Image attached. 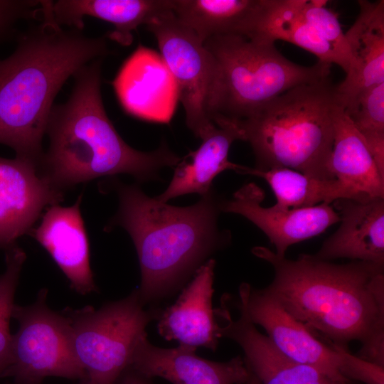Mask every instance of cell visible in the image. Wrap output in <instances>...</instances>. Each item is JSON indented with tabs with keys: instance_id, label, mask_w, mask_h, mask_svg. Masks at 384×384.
I'll use <instances>...</instances> for the list:
<instances>
[{
	"instance_id": "1",
	"label": "cell",
	"mask_w": 384,
	"mask_h": 384,
	"mask_svg": "<svg viewBox=\"0 0 384 384\" xmlns=\"http://www.w3.org/2000/svg\"><path fill=\"white\" fill-rule=\"evenodd\" d=\"M252 252L273 268L263 289L289 314L332 346L348 351L359 342L356 356L384 367V265L336 264L307 254L289 260L262 246Z\"/></svg>"
},
{
	"instance_id": "2",
	"label": "cell",
	"mask_w": 384,
	"mask_h": 384,
	"mask_svg": "<svg viewBox=\"0 0 384 384\" xmlns=\"http://www.w3.org/2000/svg\"><path fill=\"white\" fill-rule=\"evenodd\" d=\"M53 1H42L40 22L21 36L14 52L0 60V143L38 165L54 99L81 68L109 53L107 36L59 26Z\"/></svg>"
},
{
	"instance_id": "3",
	"label": "cell",
	"mask_w": 384,
	"mask_h": 384,
	"mask_svg": "<svg viewBox=\"0 0 384 384\" xmlns=\"http://www.w3.org/2000/svg\"><path fill=\"white\" fill-rule=\"evenodd\" d=\"M104 58L87 63L73 77L71 95L51 109L46 134L49 146L40 161L41 174L63 192L78 183L119 174L137 181L158 180L159 171L176 166L181 157L165 142L144 152L128 145L105 112L101 95Z\"/></svg>"
},
{
	"instance_id": "4",
	"label": "cell",
	"mask_w": 384,
	"mask_h": 384,
	"mask_svg": "<svg viewBox=\"0 0 384 384\" xmlns=\"http://www.w3.org/2000/svg\"><path fill=\"white\" fill-rule=\"evenodd\" d=\"M114 186L119 208L109 226H122L132 239L144 306L183 288L211 255L230 242V232L218 229L220 199L213 190L192 206L178 207L149 197L137 185Z\"/></svg>"
},
{
	"instance_id": "5",
	"label": "cell",
	"mask_w": 384,
	"mask_h": 384,
	"mask_svg": "<svg viewBox=\"0 0 384 384\" xmlns=\"http://www.w3.org/2000/svg\"><path fill=\"white\" fill-rule=\"evenodd\" d=\"M339 105L329 76L294 87L248 118L232 122L241 140L251 146L256 169L287 168L312 178L334 180L329 162L334 117Z\"/></svg>"
},
{
	"instance_id": "6",
	"label": "cell",
	"mask_w": 384,
	"mask_h": 384,
	"mask_svg": "<svg viewBox=\"0 0 384 384\" xmlns=\"http://www.w3.org/2000/svg\"><path fill=\"white\" fill-rule=\"evenodd\" d=\"M274 43L263 34L218 36L203 42L214 64L208 104L213 124L248 118L286 91L330 76L331 64L294 63Z\"/></svg>"
},
{
	"instance_id": "7",
	"label": "cell",
	"mask_w": 384,
	"mask_h": 384,
	"mask_svg": "<svg viewBox=\"0 0 384 384\" xmlns=\"http://www.w3.org/2000/svg\"><path fill=\"white\" fill-rule=\"evenodd\" d=\"M161 309L142 303L137 289L98 309H68L73 347L83 371L78 384H115L132 363L146 329Z\"/></svg>"
},
{
	"instance_id": "8",
	"label": "cell",
	"mask_w": 384,
	"mask_h": 384,
	"mask_svg": "<svg viewBox=\"0 0 384 384\" xmlns=\"http://www.w3.org/2000/svg\"><path fill=\"white\" fill-rule=\"evenodd\" d=\"M47 289L28 306L14 305L18 323L12 336L11 359L3 378L16 384H42L50 376L80 381L84 371L75 354L67 316L46 304Z\"/></svg>"
},
{
	"instance_id": "9",
	"label": "cell",
	"mask_w": 384,
	"mask_h": 384,
	"mask_svg": "<svg viewBox=\"0 0 384 384\" xmlns=\"http://www.w3.org/2000/svg\"><path fill=\"white\" fill-rule=\"evenodd\" d=\"M145 26L155 37L161 57L174 79L186 125L202 139L215 126L208 115L214 74L213 57L171 9L156 14Z\"/></svg>"
},
{
	"instance_id": "10",
	"label": "cell",
	"mask_w": 384,
	"mask_h": 384,
	"mask_svg": "<svg viewBox=\"0 0 384 384\" xmlns=\"http://www.w3.org/2000/svg\"><path fill=\"white\" fill-rule=\"evenodd\" d=\"M235 306L241 309L255 325L262 327L275 347L289 358L314 367L334 380L352 382L341 375L350 351L319 339L263 289L242 283Z\"/></svg>"
},
{
	"instance_id": "11",
	"label": "cell",
	"mask_w": 384,
	"mask_h": 384,
	"mask_svg": "<svg viewBox=\"0 0 384 384\" xmlns=\"http://www.w3.org/2000/svg\"><path fill=\"white\" fill-rule=\"evenodd\" d=\"M264 191L255 183L242 186L232 198L220 200V211L240 215L268 238L279 257H285L288 247L315 237L338 223L340 216L328 203L303 208L264 207Z\"/></svg>"
},
{
	"instance_id": "12",
	"label": "cell",
	"mask_w": 384,
	"mask_h": 384,
	"mask_svg": "<svg viewBox=\"0 0 384 384\" xmlns=\"http://www.w3.org/2000/svg\"><path fill=\"white\" fill-rule=\"evenodd\" d=\"M63 192L55 188L34 161L0 158V248L14 245L29 233L43 210L58 204Z\"/></svg>"
},
{
	"instance_id": "13",
	"label": "cell",
	"mask_w": 384,
	"mask_h": 384,
	"mask_svg": "<svg viewBox=\"0 0 384 384\" xmlns=\"http://www.w3.org/2000/svg\"><path fill=\"white\" fill-rule=\"evenodd\" d=\"M235 306L239 312L236 319L224 301L215 309L219 336L240 346L247 366L260 384H353L334 380L314 367L289 358L257 330L241 309Z\"/></svg>"
},
{
	"instance_id": "14",
	"label": "cell",
	"mask_w": 384,
	"mask_h": 384,
	"mask_svg": "<svg viewBox=\"0 0 384 384\" xmlns=\"http://www.w3.org/2000/svg\"><path fill=\"white\" fill-rule=\"evenodd\" d=\"M116 95L129 114L148 121H170L178 90L161 57L139 46L124 62L112 82Z\"/></svg>"
},
{
	"instance_id": "15",
	"label": "cell",
	"mask_w": 384,
	"mask_h": 384,
	"mask_svg": "<svg viewBox=\"0 0 384 384\" xmlns=\"http://www.w3.org/2000/svg\"><path fill=\"white\" fill-rule=\"evenodd\" d=\"M196 351L180 345L160 348L146 334L137 344L129 367L148 378H161L172 384H245L249 379L250 371L240 355L217 362L197 356Z\"/></svg>"
},
{
	"instance_id": "16",
	"label": "cell",
	"mask_w": 384,
	"mask_h": 384,
	"mask_svg": "<svg viewBox=\"0 0 384 384\" xmlns=\"http://www.w3.org/2000/svg\"><path fill=\"white\" fill-rule=\"evenodd\" d=\"M215 261L209 259L183 288L174 304L161 311L157 331L180 346L215 351L220 338L212 305Z\"/></svg>"
},
{
	"instance_id": "17",
	"label": "cell",
	"mask_w": 384,
	"mask_h": 384,
	"mask_svg": "<svg viewBox=\"0 0 384 384\" xmlns=\"http://www.w3.org/2000/svg\"><path fill=\"white\" fill-rule=\"evenodd\" d=\"M82 195L71 206L48 207L38 228L29 234L50 254L81 294L97 290L90 265L89 242L80 205Z\"/></svg>"
},
{
	"instance_id": "18",
	"label": "cell",
	"mask_w": 384,
	"mask_h": 384,
	"mask_svg": "<svg viewBox=\"0 0 384 384\" xmlns=\"http://www.w3.org/2000/svg\"><path fill=\"white\" fill-rule=\"evenodd\" d=\"M358 15L345 33L351 65L336 85L338 101L349 108L365 90L384 82V1H358Z\"/></svg>"
},
{
	"instance_id": "19",
	"label": "cell",
	"mask_w": 384,
	"mask_h": 384,
	"mask_svg": "<svg viewBox=\"0 0 384 384\" xmlns=\"http://www.w3.org/2000/svg\"><path fill=\"white\" fill-rule=\"evenodd\" d=\"M332 206L341 225L312 255L325 261L348 258L384 265V198H341Z\"/></svg>"
},
{
	"instance_id": "20",
	"label": "cell",
	"mask_w": 384,
	"mask_h": 384,
	"mask_svg": "<svg viewBox=\"0 0 384 384\" xmlns=\"http://www.w3.org/2000/svg\"><path fill=\"white\" fill-rule=\"evenodd\" d=\"M277 0H172L176 18L204 42L226 35L260 33Z\"/></svg>"
},
{
	"instance_id": "21",
	"label": "cell",
	"mask_w": 384,
	"mask_h": 384,
	"mask_svg": "<svg viewBox=\"0 0 384 384\" xmlns=\"http://www.w3.org/2000/svg\"><path fill=\"white\" fill-rule=\"evenodd\" d=\"M200 146L181 158L175 166L172 179L166 189L155 198L166 203L171 198L188 193L201 196L212 190L215 177L225 170L239 174L242 166L229 161V149L236 140H241L233 122L220 121L203 138Z\"/></svg>"
},
{
	"instance_id": "22",
	"label": "cell",
	"mask_w": 384,
	"mask_h": 384,
	"mask_svg": "<svg viewBox=\"0 0 384 384\" xmlns=\"http://www.w3.org/2000/svg\"><path fill=\"white\" fill-rule=\"evenodd\" d=\"M336 179L361 201L384 198V176L363 138L341 105L334 117V141L329 162Z\"/></svg>"
},
{
	"instance_id": "23",
	"label": "cell",
	"mask_w": 384,
	"mask_h": 384,
	"mask_svg": "<svg viewBox=\"0 0 384 384\" xmlns=\"http://www.w3.org/2000/svg\"><path fill=\"white\" fill-rule=\"evenodd\" d=\"M172 0H58L52 4L55 21L60 26L83 30L90 16L112 23L107 38L122 46L133 40L132 31L156 14L171 9Z\"/></svg>"
},
{
	"instance_id": "24",
	"label": "cell",
	"mask_w": 384,
	"mask_h": 384,
	"mask_svg": "<svg viewBox=\"0 0 384 384\" xmlns=\"http://www.w3.org/2000/svg\"><path fill=\"white\" fill-rule=\"evenodd\" d=\"M240 174H249L265 179L277 199L279 208H303L331 204L341 198L360 200L351 189L337 179L321 180L287 168L260 171L244 166Z\"/></svg>"
},
{
	"instance_id": "25",
	"label": "cell",
	"mask_w": 384,
	"mask_h": 384,
	"mask_svg": "<svg viewBox=\"0 0 384 384\" xmlns=\"http://www.w3.org/2000/svg\"><path fill=\"white\" fill-rule=\"evenodd\" d=\"M257 34L293 43L316 55L320 62L336 64L346 74L349 70L350 64L306 21L299 0H277L262 31Z\"/></svg>"
},
{
	"instance_id": "26",
	"label": "cell",
	"mask_w": 384,
	"mask_h": 384,
	"mask_svg": "<svg viewBox=\"0 0 384 384\" xmlns=\"http://www.w3.org/2000/svg\"><path fill=\"white\" fill-rule=\"evenodd\" d=\"M344 111L365 140L379 171L384 176V82L365 90Z\"/></svg>"
},
{
	"instance_id": "27",
	"label": "cell",
	"mask_w": 384,
	"mask_h": 384,
	"mask_svg": "<svg viewBox=\"0 0 384 384\" xmlns=\"http://www.w3.org/2000/svg\"><path fill=\"white\" fill-rule=\"evenodd\" d=\"M26 257L23 250L15 245L6 249V270L0 275V378H3L10 363L13 336L10 333V319L15 305L14 294Z\"/></svg>"
},
{
	"instance_id": "28",
	"label": "cell",
	"mask_w": 384,
	"mask_h": 384,
	"mask_svg": "<svg viewBox=\"0 0 384 384\" xmlns=\"http://www.w3.org/2000/svg\"><path fill=\"white\" fill-rule=\"evenodd\" d=\"M326 1L299 0L300 11L306 21L351 65V55L338 15L326 7Z\"/></svg>"
},
{
	"instance_id": "29",
	"label": "cell",
	"mask_w": 384,
	"mask_h": 384,
	"mask_svg": "<svg viewBox=\"0 0 384 384\" xmlns=\"http://www.w3.org/2000/svg\"><path fill=\"white\" fill-rule=\"evenodd\" d=\"M42 1H0V38L18 20L38 18Z\"/></svg>"
},
{
	"instance_id": "30",
	"label": "cell",
	"mask_w": 384,
	"mask_h": 384,
	"mask_svg": "<svg viewBox=\"0 0 384 384\" xmlns=\"http://www.w3.org/2000/svg\"><path fill=\"white\" fill-rule=\"evenodd\" d=\"M348 380L364 384H384V367L362 359L350 353L341 371Z\"/></svg>"
},
{
	"instance_id": "31",
	"label": "cell",
	"mask_w": 384,
	"mask_h": 384,
	"mask_svg": "<svg viewBox=\"0 0 384 384\" xmlns=\"http://www.w3.org/2000/svg\"><path fill=\"white\" fill-rule=\"evenodd\" d=\"M115 384H154L151 379L139 373L129 367L119 378Z\"/></svg>"
},
{
	"instance_id": "32",
	"label": "cell",
	"mask_w": 384,
	"mask_h": 384,
	"mask_svg": "<svg viewBox=\"0 0 384 384\" xmlns=\"http://www.w3.org/2000/svg\"><path fill=\"white\" fill-rule=\"evenodd\" d=\"M245 384H260L257 378L250 371L249 379Z\"/></svg>"
},
{
	"instance_id": "33",
	"label": "cell",
	"mask_w": 384,
	"mask_h": 384,
	"mask_svg": "<svg viewBox=\"0 0 384 384\" xmlns=\"http://www.w3.org/2000/svg\"><path fill=\"white\" fill-rule=\"evenodd\" d=\"M9 384H16V383H9Z\"/></svg>"
}]
</instances>
